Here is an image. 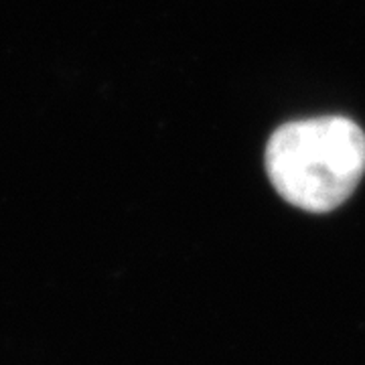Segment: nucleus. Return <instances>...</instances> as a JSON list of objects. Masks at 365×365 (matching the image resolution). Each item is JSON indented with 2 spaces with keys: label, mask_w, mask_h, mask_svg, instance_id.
Masks as SVG:
<instances>
[{
  "label": "nucleus",
  "mask_w": 365,
  "mask_h": 365,
  "mask_svg": "<svg viewBox=\"0 0 365 365\" xmlns=\"http://www.w3.org/2000/svg\"><path fill=\"white\" fill-rule=\"evenodd\" d=\"M266 173L290 205L313 213L333 211L364 177V130L343 116L288 122L268 140Z\"/></svg>",
  "instance_id": "obj_1"
}]
</instances>
